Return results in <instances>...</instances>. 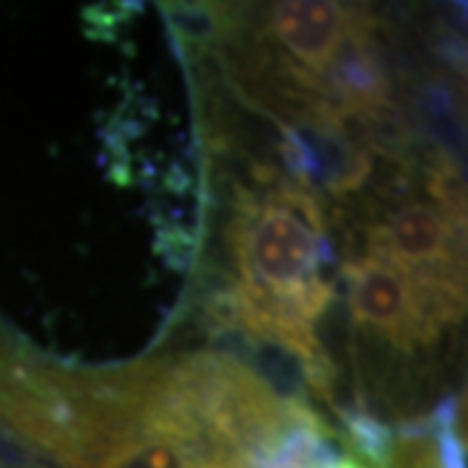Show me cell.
<instances>
[{"label": "cell", "mask_w": 468, "mask_h": 468, "mask_svg": "<svg viewBox=\"0 0 468 468\" xmlns=\"http://www.w3.org/2000/svg\"><path fill=\"white\" fill-rule=\"evenodd\" d=\"M325 229L318 196L292 180L268 185L263 198L234 185L227 242L239 271L237 282L292 307L304 286L323 279V266L334 263Z\"/></svg>", "instance_id": "6da1fadb"}, {"label": "cell", "mask_w": 468, "mask_h": 468, "mask_svg": "<svg viewBox=\"0 0 468 468\" xmlns=\"http://www.w3.org/2000/svg\"><path fill=\"white\" fill-rule=\"evenodd\" d=\"M323 101L338 115H375L393 110V89L375 50V18L354 11L349 27L318 76Z\"/></svg>", "instance_id": "7a4b0ae2"}, {"label": "cell", "mask_w": 468, "mask_h": 468, "mask_svg": "<svg viewBox=\"0 0 468 468\" xmlns=\"http://www.w3.org/2000/svg\"><path fill=\"white\" fill-rule=\"evenodd\" d=\"M458 232L445 214L430 203H406L383 224L367 232V255L401 273L421 268H463V250H458Z\"/></svg>", "instance_id": "3957f363"}, {"label": "cell", "mask_w": 468, "mask_h": 468, "mask_svg": "<svg viewBox=\"0 0 468 468\" xmlns=\"http://www.w3.org/2000/svg\"><path fill=\"white\" fill-rule=\"evenodd\" d=\"M354 320L385 338L396 349L411 351L424 344L409 282L401 271L372 258H356L344 266Z\"/></svg>", "instance_id": "277c9868"}, {"label": "cell", "mask_w": 468, "mask_h": 468, "mask_svg": "<svg viewBox=\"0 0 468 468\" xmlns=\"http://www.w3.org/2000/svg\"><path fill=\"white\" fill-rule=\"evenodd\" d=\"M354 8L331 0H289L268 11V34L318 79L349 27Z\"/></svg>", "instance_id": "5b68a950"}, {"label": "cell", "mask_w": 468, "mask_h": 468, "mask_svg": "<svg viewBox=\"0 0 468 468\" xmlns=\"http://www.w3.org/2000/svg\"><path fill=\"white\" fill-rule=\"evenodd\" d=\"M335 411L341 417L351 445L362 455L359 461H365L372 468H388L393 445H396V432L380 419L372 417L365 406H356L354 411H344V409H335Z\"/></svg>", "instance_id": "8992f818"}, {"label": "cell", "mask_w": 468, "mask_h": 468, "mask_svg": "<svg viewBox=\"0 0 468 468\" xmlns=\"http://www.w3.org/2000/svg\"><path fill=\"white\" fill-rule=\"evenodd\" d=\"M190 455L167 437L144 435L117 448L97 468H187Z\"/></svg>", "instance_id": "52a82bcc"}, {"label": "cell", "mask_w": 468, "mask_h": 468, "mask_svg": "<svg viewBox=\"0 0 468 468\" xmlns=\"http://www.w3.org/2000/svg\"><path fill=\"white\" fill-rule=\"evenodd\" d=\"M430 435L435 442L437 461L442 468H466V445L458 435V399L448 396L437 403L432 417L427 419Z\"/></svg>", "instance_id": "ba28073f"}, {"label": "cell", "mask_w": 468, "mask_h": 468, "mask_svg": "<svg viewBox=\"0 0 468 468\" xmlns=\"http://www.w3.org/2000/svg\"><path fill=\"white\" fill-rule=\"evenodd\" d=\"M187 468H255V463L245 455H211V458L193 461Z\"/></svg>", "instance_id": "9c48e42d"}, {"label": "cell", "mask_w": 468, "mask_h": 468, "mask_svg": "<svg viewBox=\"0 0 468 468\" xmlns=\"http://www.w3.org/2000/svg\"><path fill=\"white\" fill-rule=\"evenodd\" d=\"M331 468H372L367 466L365 461H359V458H349V455H338V461H335Z\"/></svg>", "instance_id": "30bf717a"}]
</instances>
